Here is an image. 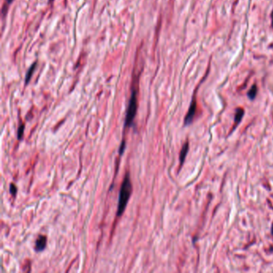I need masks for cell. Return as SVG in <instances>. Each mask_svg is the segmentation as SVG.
Listing matches in <instances>:
<instances>
[{
	"label": "cell",
	"instance_id": "obj_1",
	"mask_svg": "<svg viewBox=\"0 0 273 273\" xmlns=\"http://www.w3.org/2000/svg\"><path fill=\"white\" fill-rule=\"evenodd\" d=\"M132 193V184L130 178V173L127 172L125 177L123 178L119 194V200H118V207H117V217H120L125 211L128 203L130 200L131 195Z\"/></svg>",
	"mask_w": 273,
	"mask_h": 273
},
{
	"label": "cell",
	"instance_id": "obj_2",
	"mask_svg": "<svg viewBox=\"0 0 273 273\" xmlns=\"http://www.w3.org/2000/svg\"><path fill=\"white\" fill-rule=\"evenodd\" d=\"M138 101H137V90H132L131 95L128 103V110L126 113L125 121H124V129L127 128H131L134 125V119L136 115Z\"/></svg>",
	"mask_w": 273,
	"mask_h": 273
},
{
	"label": "cell",
	"instance_id": "obj_3",
	"mask_svg": "<svg viewBox=\"0 0 273 273\" xmlns=\"http://www.w3.org/2000/svg\"><path fill=\"white\" fill-rule=\"evenodd\" d=\"M196 101L195 99H193L192 101V104L190 105L189 110L187 111V115L185 117L184 119L185 126L189 125L190 123H192L194 117H195V114H196Z\"/></svg>",
	"mask_w": 273,
	"mask_h": 273
},
{
	"label": "cell",
	"instance_id": "obj_4",
	"mask_svg": "<svg viewBox=\"0 0 273 273\" xmlns=\"http://www.w3.org/2000/svg\"><path fill=\"white\" fill-rule=\"evenodd\" d=\"M46 246V237L45 236L40 235L35 241V250L37 252L43 251Z\"/></svg>",
	"mask_w": 273,
	"mask_h": 273
},
{
	"label": "cell",
	"instance_id": "obj_5",
	"mask_svg": "<svg viewBox=\"0 0 273 273\" xmlns=\"http://www.w3.org/2000/svg\"><path fill=\"white\" fill-rule=\"evenodd\" d=\"M188 149H189V145H188V143H185L184 145L183 146V148L181 149L180 155H179V160H180V165H183V162L185 160V158H186V155L187 154V152H188Z\"/></svg>",
	"mask_w": 273,
	"mask_h": 273
},
{
	"label": "cell",
	"instance_id": "obj_6",
	"mask_svg": "<svg viewBox=\"0 0 273 273\" xmlns=\"http://www.w3.org/2000/svg\"><path fill=\"white\" fill-rule=\"evenodd\" d=\"M244 111L243 110L242 108H238V109H236V114H235V128H236V126L240 123L243 116H244Z\"/></svg>",
	"mask_w": 273,
	"mask_h": 273
},
{
	"label": "cell",
	"instance_id": "obj_7",
	"mask_svg": "<svg viewBox=\"0 0 273 273\" xmlns=\"http://www.w3.org/2000/svg\"><path fill=\"white\" fill-rule=\"evenodd\" d=\"M35 67H36V63H34L33 65H32V66L30 67V69L28 70L27 73H26V79H25V84H28L29 81H30V79H31V78L32 77V75H33L34 71H35Z\"/></svg>",
	"mask_w": 273,
	"mask_h": 273
},
{
	"label": "cell",
	"instance_id": "obj_8",
	"mask_svg": "<svg viewBox=\"0 0 273 273\" xmlns=\"http://www.w3.org/2000/svg\"><path fill=\"white\" fill-rule=\"evenodd\" d=\"M257 94V87L255 85H253L251 87V88L249 90V91L247 92V96L250 99H255V95Z\"/></svg>",
	"mask_w": 273,
	"mask_h": 273
},
{
	"label": "cell",
	"instance_id": "obj_9",
	"mask_svg": "<svg viewBox=\"0 0 273 273\" xmlns=\"http://www.w3.org/2000/svg\"><path fill=\"white\" fill-rule=\"evenodd\" d=\"M25 130V126L22 123H21L20 126L18 128V132H17V138L19 140H21L22 139V136H23V132Z\"/></svg>",
	"mask_w": 273,
	"mask_h": 273
},
{
	"label": "cell",
	"instance_id": "obj_10",
	"mask_svg": "<svg viewBox=\"0 0 273 273\" xmlns=\"http://www.w3.org/2000/svg\"><path fill=\"white\" fill-rule=\"evenodd\" d=\"M18 189L15 183H11L10 184V193L13 196H15L16 194H17Z\"/></svg>",
	"mask_w": 273,
	"mask_h": 273
},
{
	"label": "cell",
	"instance_id": "obj_11",
	"mask_svg": "<svg viewBox=\"0 0 273 273\" xmlns=\"http://www.w3.org/2000/svg\"><path fill=\"white\" fill-rule=\"evenodd\" d=\"M12 1H13V0H6V4L8 6L9 4H11V2H12Z\"/></svg>",
	"mask_w": 273,
	"mask_h": 273
},
{
	"label": "cell",
	"instance_id": "obj_12",
	"mask_svg": "<svg viewBox=\"0 0 273 273\" xmlns=\"http://www.w3.org/2000/svg\"><path fill=\"white\" fill-rule=\"evenodd\" d=\"M271 26L273 27V11L271 12Z\"/></svg>",
	"mask_w": 273,
	"mask_h": 273
}]
</instances>
